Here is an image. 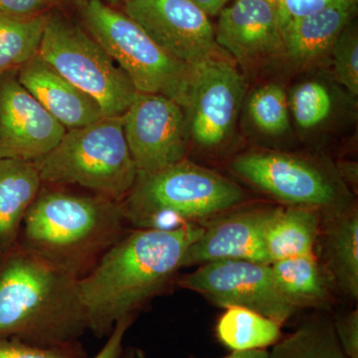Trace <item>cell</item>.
<instances>
[{
  "label": "cell",
  "mask_w": 358,
  "mask_h": 358,
  "mask_svg": "<svg viewBox=\"0 0 358 358\" xmlns=\"http://www.w3.org/2000/svg\"><path fill=\"white\" fill-rule=\"evenodd\" d=\"M202 232L203 223L127 232L78 280L88 331L109 336L120 320L136 317L176 277L186 250Z\"/></svg>",
  "instance_id": "cell-1"
},
{
  "label": "cell",
  "mask_w": 358,
  "mask_h": 358,
  "mask_svg": "<svg viewBox=\"0 0 358 358\" xmlns=\"http://www.w3.org/2000/svg\"><path fill=\"white\" fill-rule=\"evenodd\" d=\"M127 225L122 202L43 185L26 213L17 245L80 280L126 234Z\"/></svg>",
  "instance_id": "cell-2"
},
{
  "label": "cell",
  "mask_w": 358,
  "mask_h": 358,
  "mask_svg": "<svg viewBox=\"0 0 358 358\" xmlns=\"http://www.w3.org/2000/svg\"><path fill=\"white\" fill-rule=\"evenodd\" d=\"M0 263V338L41 348L75 343L88 320L78 280L16 245Z\"/></svg>",
  "instance_id": "cell-3"
},
{
  "label": "cell",
  "mask_w": 358,
  "mask_h": 358,
  "mask_svg": "<svg viewBox=\"0 0 358 358\" xmlns=\"http://www.w3.org/2000/svg\"><path fill=\"white\" fill-rule=\"evenodd\" d=\"M244 201L239 185L183 159L155 173L138 174L122 206L136 229L201 223Z\"/></svg>",
  "instance_id": "cell-4"
},
{
  "label": "cell",
  "mask_w": 358,
  "mask_h": 358,
  "mask_svg": "<svg viewBox=\"0 0 358 358\" xmlns=\"http://www.w3.org/2000/svg\"><path fill=\"white\" fill-rule=\"evenodd\" d=\"M43 185H77L122 202L138 178L122 115L68 129L58 145L33 162Z\"/></svg>",
  "instance_id": "cell-5"
},
{
  "label": "cell",
  "mask_w": 358,
  "mask_h": 358,
  "mask_svg": "<svg viewBox=\"0 0 358 358\" xmlns=\"http://www.w3.org/2000/svg\"><path fill=\"white\" fill-rule=\"evenodd\" d=\"M82 24L131 79L138 93L157 94L186 110L195 67L166 53L138 23L101 0L79 8Z\"/></svg>",
  "instance_id": "cell-6"
},
{
  "label": "cell",
  "mask_w": 358,
  "mask_h": 358,
  "mask_svg": "<svg viewBox=\"0 0 358 358\" xmlns=\"http://www.w3.org/2000/svg\"><path fill=\"white\" fill-rule=\"evenodd\" d=\"M38 54L71 84L93 98L105 117L127 112L138 92L128 75L83 26L49 13Z\"/></svg>",
  "instance_id": "cell-7"
},
{
  "label": "cell",
  "mask_w": 358,
  "mask_h": 358,
  "mask_svg": "<svg viewBox=\"0 0 358 358\" xmlns=\"http://www.w3.org/2000/svg\"><path fill=\"white\" fill-rule=\"evenodd\" d=\"M240 178L291 206L315 209L322 218L350 208L338 185L320 167L279 152H251L233 160Z\"/></svg>",
  "instance_id": "cell-8"
},
{
  "label": "cell",
  "mask_w": 358,
  "mask_h": 358,
  "mask_svg": "<svg viewBox=\"0 0 358 358\" xmlns=\"http://www.w3.org/2000/svg\"><path fill=\"white\" fill-rule=\"evenodd\" d=\"M176 282L180 288L200 294L219 307L249 308L281 324L298 310L280 293L268 264L216 261L199 266Z\"/></svg>",
  "instance_id": "cell-9"
},
{
  "label": "cell",
  "mask_w": 358,
  "mask_h": 358,
  "mask_svg": "<svg viewBox=\"0 0 358 358\" xmlns=\"http://www.w3.org/2000/svg\"><path fill=\"white\" fill-rule=\"evenodd\" d=\"M185 110L166 96L138 93L134 96L122 121L138 173H155L185 159L189 129Z\"/></svg>",
  "instance_id": "cell-10"
},
{
  "label": "cell",
  "mask_w": 358,
  "mask_h": 358,
  "mask_svg": "<svg viewBox=\"0 0 358 358\" xmlns=\"http://www.w3.org/2000/svg\"><path fill=\"white\" fill-rule=\"evenodd\" d=\"M124 13L176 60L196 67L217 57L209 16L189 0H128Z\"/></svg>",
  "instance_id": "cell-11"
},
{
  "label": "cell",
  "mask_w": 358,
  "mask_h": 358,
  "mask_svg": "<svg viewBox=\"0 0 358 358\" xmlns=\"http://www.w3.org/2000/svg\"><path fill=\"white\" fill-rule=\"evenodd\" d=\"M245 93V81L232 63L214 57L195 67L186 108L193 140L205 148L220 145L230 133Z\"/></svg>",
  "instance_id": "cell-12"
},
{
  "label": "cell",
  "mask_w": 358,
  "mask_h": 358,
  "mask_svg": "<svg viewBox=\"0 0 358 358\" xmlns=\"http://www.w3.org/2000/svg\"><path fill=\"white\" fill-rule=\"evenodd\" d=\"M66 131L18 81L16 71L0 76V159L35 162Z\"/></svg>",
  "instance_id": "cell-13"
},
{
  "label": "cell",
  "mask_w": 358,
  "mask_h": 358,
  "mask_svg": "<svg viewBox=\"0 0 358 358\" xmlns=\"http://www.w3.org/2000/svg\"><path fill=\"white\" fill-rule=\"evenodd\" d=\"M274 209L267 206L227 211L204 221L203 232L186 250L181 268L223 260L270 265L264 231Z\"/></svg>",
  "instance_id": "cell-14"
},
{
  "label": "cell",
  "mask_w": 358,
  "mask_h": 358,
  "mask_svg": "<svg viewBox=\"0 0 358 358\" xmlns=\"http://www.w3.org/2000/svg\"><path fill=\"white\" fill-rule=\"evenodd\" d=\"M215 39L241 64L282 51L279 14L264 0H236L219 13Z\"/></svg>",
  "instance_id": "cell-15"
},
{
  "label": "cell",
  "mask_w": 358,
  "mask_h": 358,
  "mask_svg": "<svg viewBox=\"0 0 358 358\" xmlns=\"http://www.w3.org/2000/svg\"><path fill=\"white\" fill-rule=\"evenodd\" d=\"M18 81L66 129L82 128L105 117L93 98L71 84L36 54L16 71Z\"/></svg>",
  "instance_id": "cell-16"
},
{
  "label": "cell",
  "mask_w": 358,
  "mask_h": 358,
  "mask_svg": "<svg viewBox=\"0 0 358 358\" xmlns=\"http://www.w3.org/2000/svg\"><path fill=\"white\" fill-rule=\"evenodd\" d=\"M357 8V0H336L319 13L292 20L282 29V51L300 62L320 57L352 23Z\"/></svg>",
  "instance_id": "cell-17"
},
{
  "label": "cell",
  "mask_w": 358,
  "mask_h": 358,
  "mask_svg": "<svg viewBox=\"0 0 358 358\" xmlns=\"http://www.w3.org/2000/svg\"><path fill=\"white\" fill-rule=\"evenodd\" d=\"M317 244L322 263L334 288L350 300L358 299V212L348 208L322 218Z\"/></svg>",
  "instance_id": "cell-18"
},
{
  "label": "cell",
  "mask_w": 358,
  "mask_h": 358,
  "mask_svg": "<svg viewBox=\"0 0 358 358\" xmlns=\"http://www.w3.org/2000/svg\"><path fill=\"white\" fill-rule=\"evenodd\" d=\"M43 182L31 162L0 159V251L17 245L26 213Z\"/></svg>",
  "instance_id": "cell-19"
},
{
  "label": "cell",
  "mask_w": 358,
  "mask_h": 358,
  "mask_svg": "<svg viewBox=\"0 0 358 358\" xmlns=\"http://www.w3.org/2000/svg\"><path fill=\"white\" fill-rule=\"evenodd\" d=\"M280 293L296 310H326L334 303V285L315 254L292 257L270 264Z\"/></svg>",
  "instance_id": "cell-20"
},
{
  "label": "cell",
  "mask_w": 358,
  "mask_h": 358,
  "mask_svg": "<svg viewBox=\"0 0 358 358\" xmlns=\"http://www.w3.org/2000/svg\"><path fill=\"white\" fill-rule=\"evenodd\" d=\"M322 214L306 207H275L264 231L270 263L313 255L319 240Z\"/></svg>",
  "instance_id": "cell-21"
},
{
  "label": "cell",
  "mask_w": 358,
  "mask_h": 358,
  "mask_svg": "<svg viewBox=\"0 0 358 358\" xmlns=\"http://www.w3.org/2000/svg\"><path fill=\"white\" fill-rule=\"evenodd\" d=\"M282 324L261 313L241 307H229L216 324L218 341L232 352L266 350L281 339Z\"/></svg>",
  "instance_id": "cell-22"
},
{
  "label": "cell",
  "mask_w": 358,
  "mask_h": 358,
  "mask_svg": "<svg viewBox=\"0 0 358 358\" xmlns=\"http://www.w3.org/2000/svg\"><path fill=\"white\" fill-rule=\"evenodd\" d=\"M48 15L0 13V76L17 71L38 54Z\"/></svg>",
  "instance_id": "cell-23"
},
{
  "label": "cell",
  "mask_w": 358,
  "mask_h": 358,
  "mask_svg": "<svg viewBox=\"0 0 358 358\" xmlns=\"http://www.w3.org/2000/svg\"><path fill=\"white\" fill-rule=\"evenodd\" d=\"M268 358H348L341 350L333 320L319 315L275 343Z\"/></svg>",
  "instance_id": "cell-24"
},
{
  "label": "cell",
  "mask_w": 358,
  "mask_h": 358,
  "mask_svg": "<svg viewBox=\"0 0 358 358\" xmlns=\"http://www.w3.org/2000/svg\"><path fill=\"white\" fill-rule=\"evenodd\" d=\"M248 109L256 126L265 133L281 134L289 129L288 98L279 85H266L256 90L250 99Z\"/></svg>",
  "instance_id": "cell-25"
},
{
  "label": "cell",
  "mask_w": 358,
  "mask_h": 358,
  "mask_svg": "<svg viewBox=\"0 0 358 358\" xmlns=\"http://www.w3.org/2000/svg\"><path fill=\"white\" fill-rule=\"evenodd\" d=\"M331 96L326 87L317 82H306L296 87L291 99V108L296 124L312 129L331 114Z\"/></svg>",
  "instance_id": "cell-26"
},
{
  "label": "cell",
  "mask_w": 358,
  "mask_h": 358,
  "mask_svg": "<svg viewBox=\"0 0 358 358\" xmlns=\"http://www.w3.org/2000/svg\"><path fill=\"white\" fill-rule=\"evenodd\" d=\"M334 74L353 96L358 95V36L355 26L348 25L331 47Z\"/></svg>",
  "instance_id": "cell-27"
},
{
  "label": "cell",
  "mask_w": 358,
  "mask_h": 358,
  "mask_svg": "<svg viewBox=\"0 0 358 358\" xmlns=\"http://www.w3.org/2000/svg\"><path fill=\"white\" fill-rule=\"evenodd\" d=\"M0 358H88L80 341L68 345L41 348L20 338H0Z\"/></svg>",
  "instance_id": "cell-28"
},
{
  "label": "cell",
  "mask_w": 358,
  "mask_h": 358,
  "mask_svg": "<svg viewBox=\"0 0 358 358\" xmlns=\"http://www.w3.org/2000/svg\"><path fill=\"white\" fill-rule=\"evenodd\" d=\"M333 322L343 352L348 358H358V310L343 313Z\"/></svg>",
  "instance_id": "cell-29"
},
{
  "label": "cell",
  "mask_w": 358,
  "mask_h": 358,
  "mask_svg": "<svg viewBox=\"0 0 358 358\" xmlns=\"http://www.w3.org/2000/svg\"><path fill=\"white\" fill-rule=\"evenodd\" d=\"M334 1L336 0H282L278 10L282 29L292 20L319 13Z\"/></svg>",
  "instance_id": "cell-30"
},
{
  "label": "cell",
  "mask_w": 358,
  "mask_h": 358,
  "mask_svg": "<svg viewBox=\"0 0 358 358\" xmlns=\"http://www.w3.org/2000/svg\"><path fill=\"white\" fill-rule=\"evenodd\" d=\"M59 6V0H0V13L13 16L41 15Z\"/></svg>",
  "instance_id": "cell-31"
},
{
  "label": "cell",
  "mask_w": 358,
  "mask_h": 358,
  "mask_svg": "<svg viewBox=\"0 0 358 358\" xmlns=\"http://www.w3.org/2000/svg\"><path fill=\"white\" fill-rule=\"evenodd\" d=\"M134 319L136 317H124V319L120 320L115 324L112 333L108 336L107 341L102 350L96 353L93 358H117L119 357L124 350L122 343H124V336L133 324Z\"/></svg>",
  "instance_id": "cell-32"
},
{
  "label": "cell",
  "mask_w": 358,
  "mask_h": 358,
  "mask_svg": "<svg viewBox=\"0 0 358 358\" xmlns=\"http://www.w3.org/2000/svg\"><path fill=\"white\" fill-rule=\"evenodd\" d=\"M207 15L215 16L225 8L230 0H189Z\"/></svg>",
  "instance_id": "cell-33"
},
{
  "label": "cell",
  "mask_w": 358,
  "mask_h": 358,
  "mask_svg": "<svg viewBox=\"0 0 358 358\" xmlns=\"http://www.w3.org/2000/svg\"><path fill=\"white\" fill-rule=\"evenodd\" d=\"M223 358H268L267 350H249V352H232Z\"/></svg>",
  "instance_id": "cell-34"
},
{
  "label": "cell",
  "mask_w": 358,
  "mask_h": 358,
  "mask_svg": "<svg viewBox=\"0 0 358 358\" xmlns=\"http://www.w3.org/2000/svg\"><path fill=\"white\" fill-rule=\"evenodd\" d=\"M117 358H148V357L141 348L129 346V348H124L121 355Z\"/></svg>",
  "instance_id": "cell-35"
},
{
  "label": "cell",
  "mask_w": 358,
  "mask_h": 358,
  "mask_svg": "<svg viewBox=\"0 0 358 358\" xmlns=\"http://www.w3.org/2000/svg\"><path fill=\"white\" fill-rule=\"evenodd\" d=\"M89 1L90 0H59L60 4H71V6H76L78 9H79L80 7L84 6L85 4L88 3ZM101 1L105 2V3L109 4V6H114L119 4L122 0H101Z\"/></svg>",
  "instance_id": "cell-36"
},
{
  "label": "cell",
  "mask_w": 358,
  "mask_h": 358,
  "mask_svg": "<svg viewBox=\"0 0 358 358\" xmlns=\"http://www.w3.org/2000/svg\"><path fill=\"white\" fill-rule=\"evenodd\" d=\"M264 1L267 2L268 4H270L271 6L274 7L275 10H279L280 7H281V4L282 0H264Z\"/></svg>",
  "instance_id": "cell-37"
},
{
  "label": "cell",
  "mask_w": 358,
  "mask_h": 358,
  "mask_svg": "<svg viewBox=\"0 0 358 358\" xmlns=\"http://www.w3.org/2000/svg\"><path fill=\"white\" fill-rule=\"evenodd\" d=\"M122 1L126 2L128 1V0H122Z\"/></svg>",
  "instance_id": "cell-38"
}]
</instances>
